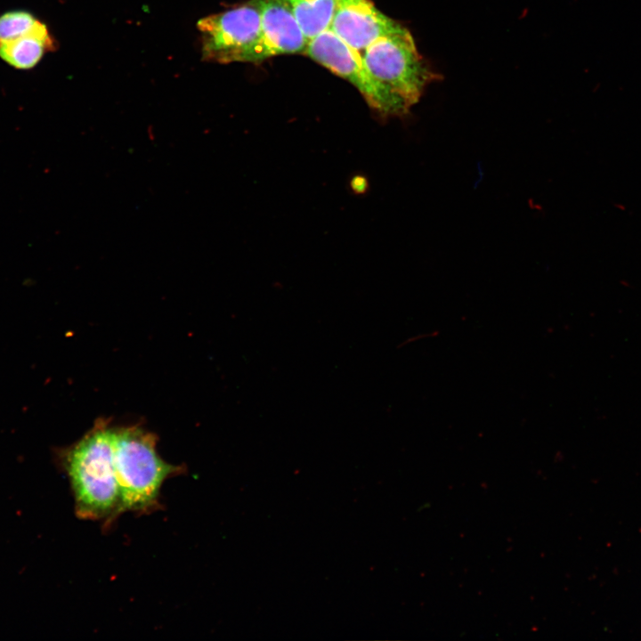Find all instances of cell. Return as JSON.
Masks as SVG:
<instances>
[{
  "instance_id": "1",
  "label": "cell",
  "mask_w": 641,
  "mask_h": 641,
  "mask_svg": "<svg viewBox=\"0 0 641 641\" xmlns=\"http://www.w3.org/2000/svg\"><path fill=\"white\" fill-rule=\"evenodd\" d=\"M61 463L69 476L80 519L103 521L109 528L118 518V488L114 463V426L97 419L77 442L62 450Z\"/></svg>"
},
{
  "instance_id": "2",
  "label": "cell",
  "mask_w": 641,
  "mask_h": 641,
  "mask_svg": "<svg viewBox=\"0 0 641 641\" xmlns=\"http://www.w3.org/2000/svg\"><path fill=\"white\" fill-rule=\"evenodd\" d=\"M157 442V435L140 426H114L118 517L126 512L143 515L156 511L165 481L184 472L183 467L158 455Z\"/></svg>"
},
{
  "instance_id": "3",
  "label": "cell",
  "mask_w": 641,
  "mask_h": 641,
  "mask_svg": "<svg viewBox=\"0 0 641 641\" xmlns=\"http://www.w3.org/2000/svg\"><path fill=\"white\" fill-rule=\"evenodd\" d=\"M361 55L372 76L409 110L427 85L440 77L418 53L406 28L376 39Z\"/></svg>"
},
{
  "instance_id": "4",
  "label": "cell",
  "mask_w": 641,
  "mask_h": 641,
  "mask_svg": "<svg viewBox=\"0 0 641 641\" xmlns=\"http://www.w3.org/2000/svg\"><path fill=\"white\" fill-rule=\"evenodd\" d=\"M304 53L350 82L379 117L408 114L409 110L372 76L361 53L348 45L330 28L310 40Z\"/></svg>"
},
{
  "instance_id": "5",
  "label": "cell",
  "mask_w": 641,
  "mask_h": 641,
  "mask_svg": "<svg viewBox=\"0 0 641 641\" xmlns=\"http://www.w3.org/2000/svg\"><path fill=\"white\" fill-rule=\"evenodd\" d=\"M202 59L219 63L246 62L260 30L259 0L200 19Z\"/></svg>"
},
{
  "instance_id": "6",
  "label": "cell",
  "mask_w": 641,
  "mask_h": 641,
  "mask_svg": "<svg viewBox=\"0 0 641 641\" xmlns=\"http://www.w3.org/2000/svg\"><path fill=\"white\" fill-rule=\"evenodd\" d=\"M260 30L246 62L304 52L308 40L285 0H259Z\"/></svg>"
},
{
  "instance_id": "7",
  "label": "cell",
  "mask_w": 641,
  "mask_h": 641,
  "mask_svg": "<svg viewBox=\"0 0 641 641\" xmlns=\"http://www.w3.org/2000/svg\"><path fill=\"white\" fill-rule=\"evenodd\" d=\"M403 28L381 12L370 0H335L330 29L361 53L376 39Z\"/></svg>"
},
{
  "instance_id": "8",
  "label": "cell",
  "mask_w": 641,
  "mask_h": 641,
  "mask_svg": "<svg viewBox=\"0 0 641 641\" xmlns=\"http://www.w3.org/2000/svg\"><path fill=\"white\" fill-rule=\"evenodd\" d=\"M56 49V42L43 21L29 33L0 41V58L14 69L28 70L36 67L45 54Z\"/></svg>"
},
{
  "instance_id": "9",
  "label": "cell",
  "mask_w": 641,
  "mask_h": 641,
  "mask_svg": "<svg viewBox=\"0 0 641 641\" xmlns=\"http://www.w3.org/2000/svg\"><path fill=\"white\" fill-rule=\"evenodd\" d=\"M285 1L308 42L330 28L335 0Z\"/></svg>"
},
{
  "instance_id": "10",
  "label": "cell",
  "mask_w": 641,
  "mask_h": 641,
  "mask_svg": "<svg viewBox=\"0 0 641 641\" xmlns=\"http://www.w3.org/2000/svg\"><path fill=\"white\" fill-rule=\"evenodd\" d=\"M40 20L27 10H11L0 15V41L11 40L26 35L37 27Z\"/></svg>"
}]
</instances>
